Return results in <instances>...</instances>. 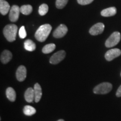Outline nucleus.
<instances>
[{
    "instance_id": "obj_1",
    "label": "nucleus",
    "mask_w": 121,
    "mask_h": 121,
    "mask_svg": "<svg viewBox=\"0 0 121 121\" xmlns=\"http://www.w3.org/2000/svg\"><path fill=\"white\" fill-rule=\"evenodd\" d=\"M52 30V26L49 24L41 25L35 33V38L39 42H44Z\"/></svg>"
},
{
    "instance_id": "obj_2",
    "label": "nucleus",
    "mask_w": 121,
    "mask_h": 121,
    "mask_svg": "<svg viewBox=\"0 0 121 121\" xmlns=\"http://www.w3.org/2000/svg\"><path fill=\"white\" fill-rule=\"evenodd\" d=\"M17 26L15 24H9L4 29V35L6 39L10 42H13L16 40Z\"/></svg>"
},
{
    "instance_id": "obj_3",
    "label": "nucleus",
    "mask_w": 121,
    "mask_h": 121,
    "mask_svg": "<svg viewBox=\"0 0 121 121\" xmlns=\"http://www.w3.org/2000/svg\"><path fill=\"white\" fill-rule=\"evenodd\" d=\"M112 84L109 82H102L96 85L93 89L94 93L96 94H106L112 90Z\"/></svg>"
},
{
    "instance_id": "obj_4",
    "label": "nucleus",
    "mask_w": 121,
    "mask_h": 121,
    "mask_svg": "<svg viewBox=\"0 0 121 121\" xmlns=\"http://www.w3.org/2000/svg\"><path fill=\"white\" fill-rule=\"evenodd\" d=\"M121 40V33L118 31H115L106 40L105 45L106 47L111 48L117 45Z\"/></svg>"
},
{
    "instance_id": "obj_5",
    "label": "nucleus",
    "mask_w": 121,
    "mask_h": 121,
    "mask_svg": "<svg viewBox=\"0 0 121 121\" xmlns=\"http://www.w3.org/2000/svg\"><path fill=\"white\" fill-rule=\"evenodd\" d=\"M65 56H66V52L63 50H61L55 53L51 57L49 62L51 64L53 65L58 64L65 58Z\"/></svg>"
},
{
    "instance_id": "obj_6",
    "label": "nucleus",
    "mask_w": 121,
    "mask_h": 121,
    "mask_svg": "<svg viewBox=\"0 0 121 121\" xmlns=\"http://www.w3.org/2000/svg\"><path fill=\"white\" fill-rule=\"evenodd\" d=\"M20 13V8L17 5H13L11 7L9 13V19L12 22H17L19 19Z\"/></svg>"
},
{
    "instance_id": "obj_7",
    "label": "nucleus",
    "mask_w": 121,
    "mask_h": 121,
    "mask_svg": "<svg viewBox=\"0 0 121 121\" xmlns=\"http://www.w3.org/2000/svg\"><path fill=\"white\" fill-rule=\"evenodd\" d=\"M121 54V51L118 48L112 49L107 51L105 54V58L108 61H111L114 58L120 56Z\"/></svg>"
},
{
    "instance_id": "obj_8",
    "label": "nucleus",
    "mask_w": 121,
    "mask_h": 121,
    "mask_svg": "<svg viewBox=\"0 0 121 121\" xmlns=\"http://www.w3.org/2000/svg\"><path fill=\"white\" fill-rule=\"evenodd\" d=\"M104 28V24L102 22H98V23L95 24L93 25L89 30V33L92 35H97L100 34L103 32Z\"/></svg>"
},
{
    "instance_id": "obj_9",
    "label": "nucleus",
    "mask_w": 121,
    "mask_h": 121,
    "mask_svg": "<svg viewBox=\"0 0 121 121\" xmlns=\"http://www.w3.org/2000/svg\"><path fill=\"white\" fill-rule=\"evenodd\" d=\"M68 29L67 26L63 24H60V26H58L56 29L54 31L53 35V37L56 38H62L67 34Z\"/></svg>"
},
{
    "instance_id": "obj_10",
    "label": "nucleus",
    "mask_w": 121,
    "mask_h": 121,
    "mask_svg": "<svg viewBox=\"0 0 121 121\" xmlns=\"http://www.w3.org/2000/svg\"><path fill=\"white\" fill-rule=\"evenodd\" d=\"M16 78L19 81L22 82L26 78V69L24 66H20L17 68L16 72Z\"/></svg>"
},
{
    "instance_id": "obj_11",
    "label": "nucleus",
    "mask_w": 121,
    "mask_h": 121,
    "mask_svg": "<svg viewBox=\"0 0 121 121\" xmlns=\"http://www.w3.org/2000/svg\"><path fill=\"white\" fill-rule=\"evenodd\" d=\"M13 57V54L10 51L4 50L1 54V61L4 64H6L11 60Z\"/></svg>"
},
{
    "instance_id": "obj_12",
    "label": "nucleus",
    "mask_w": 121,
    "mask_h": 121,
    "mask_svg": "<svg viewBox=\"0 0 121 121\" xmlns=\"http://www.w3.org/2000/svg\"><path fill=\"white\" fill-rule=\"evenodd\" d=\"M11 7L10 4L5 0H0V13L3 15H6L10 11Z\"/></svg>"
},
{
    "instance_id": "obj_13",
    "label": "nucleus",
    "mask_w": 121,
    "mask_h": 121,
    "mask_svg": "<svg viewBox=\"0 0 121 121\" xmlns=\"http://www.w3.org/2000/svg\"><path fill=\"white\" fill-rule=\"evenodd\" d=\"M25 100L28 103H31L35 100V94L34 90L32 87H29L27 89L26 91L25 92L24 94Z\"/></svg>"
},
{
    "instance_id": "obj_14",
    "label": "nucleus",
    "mask_w": 121,
    "mask_h": 121,
    "mask_svg": "<svg viewBox=\"0 0 121 121\" xmlns=\"http://www.w3.org/2000/svg\"><path fill=\"white\" fill-rule=\"evenodd\" d=\"M34 94H35V103H38L40 101L42 98V91L40 85L38 83H36L34 87Z\"/></svg>"
},
{
    "instance_id": "obj_15",
    "label": "nucleus",
    "mask_w": 121,
    "mask_h": 121,
    "mask_svg": "<svg viewBox=\"0 0 121 121\" xmlns=\"http://www.w3.org/2000/svg\"><path fill=\"white\" fill-rule=\"evenodd\" d=\"M117 13V9L115 7H111L105 9L101 12V15L104 17H110L114 16Z\"/></svg>"
},
{
    "instance_id": "obj_16",
    "label": "nucleus",
    "mask_w": 121,
    "mask_h": 121,
    "mask_svg": "<svg viewBox=\"0 0 121 121\" xmlns=\"http://www.w3.org/2000/svg\"><path fill=\"white\" fill-rule=\"evenodd\" d=\"M6 94L7 99L11 102H13L16 100V92L13 87H9L6 90Z\"/></svg>"
},
{
    "instance_id": "obj_17",
    "label": "nucleus",
    "mask_w": 121,
    "mask_h": 121,
    "mask_svg": "<svg viewBox=\"0 0 121 121\" xmlns=\"http://www.w3.org/2000/svg\"><path fill=\"white\" fill-rule=\"evenodd\" d=\"M24 48L28 51L33 52L36 49V45L32 40L30 39H27L24 42Z\"/></svg>"
},
{
    "instance_id": "obj_18",
    "label": "nucleus",
    "mask_w": 121,
    "mask_h": 121,
    "mask_svg": "<svg viewBox=\"0 0 121 121\" xmlns=\"http://www.w3.org/2000/svg\"><path fill=\"white\" fill-rule=\"evenodd\" d=\"M23 112L24 114L27 116H31L35 114L36 110L34 108L30 105H26L23 109Z\"/></svg>"
},
{
    "instance_id": "obj_19",
    "label": "nucleus",
    "mask_w": 121,
    "mask_h": 121,
    "mask_svg": "<svg viewBox=\"0 0 121 121\" xmlns=\"http://www.w3.org/2000/svg\"><path fill=\"white\" fill-rule=\"evenodd\" d=\"M33 7L30 4L23 5L20 7V13L23 15H28L32 13Z\"/></svg>"
},
{
    "instance_id": "obj_20",
    "label": "nucleus",
    "mask_w": 121,
    "mask_h": 121,
    "mask_svg": "<svg viewBox=\"0 0 121 121\" xmlns=\"http://www.w3.org/2000/svg\"><path fill=\"white\" fill-rule=\"evenodd\" d=\"M56 45L53 43L48 44L45 45L42 49V52L44 54H48L51 53L55 49Z\"/></svg>"
},
{
    "instance_id": "obj_21",
    "label": "nucleus",
    "mask_w": 121,
    "mask_h": 121,
    "mask_svg": "<svg viewBox=\"0 0 121 121\" xmlns=\"http://www.w3.org/2000/svg\"><path fill=\"white\" fill-rule=\"evenodd\" d=\"M48 6L47 4H42L39 7V13L41 16H44L48 13Z\"/></svg>"
},
{
    "instance_id": "obj_22",
    "label": "nucleus",
    "mask_w": 121,
    "mask_h": 121,
    "mask_svg": "<svg viewBox=\"0 0 121 121\" xmlns=\"http://www.w3.org/2000/svg\"><path fill=\"white\" fill-rule=\"evenodd\" d=\"M69 0H56V6L58 9H62L66 6Z\"/></svg>"
},
{
    "instance_id": "obj_23",
    "label": "nucleus",
    "mask_w": 121,
    "mask_h": 121,
    "mask_svg": "<svg viewBox=\"0 0 121 121\" xmlns=\"http://www.w3.org/2000/svg\"><path fill=\"white\" fill-rule=\"evenodd\" d=\"M19 34V37L20 38L24 39L25 38H26V30H25V27L24 26H22L20 28V29Z\"/></svg>"
},
{
    "instance_id": "obj_24",
    "label": "nucleus",
    "mask_w": 121,
    "mask_h": 121,
    "mask_svg": "<svg viewBox=\"0 0 121 121\" xmlns=\"http://www.w3.org/2000/svg\"><path fill=\"white\" fill-rule=\"evenodd\" d=\"M78 4L81 5H86L91 3L94 0H77Z\"/></svg>"
},
{
    "instance_id": "obj_25",
    "label": "nucleus",
    "mask_w": 121,
    "mask_h": 121,
    "mask_svg": "<svg viewBox=\"0 0 121 121\" xmlns=\"http://www.w3.org/2000/svg\"><path fill=\"white\" fill-rule=\"evenodd\" d=\"M116 96L117 97H121V85L118 87V90L116 92Z\"/></svg>"
},
{
    "instance_id": "obj_26",
    "label": "nucleus",
    "mask_w": 121,
    "mask_h": 121,
    "mask_svg": "<svg viewBox=\"0 0 121 121\" xmlns=\"http://www.w3.org/2000/svg\"><path fill=\"white\" fill-rule=\"evenodd\" d=\"M57 121H65L64 120H63V119H59V120H58Z\"/></svg>"
},
{
    "instance_id": "obj_27",
    "label": "nucleus",
    "mask_w": 121,
    "mask_h": 121,
    "mask_svg": "<svg viewBox=\"0 0 121 121\" xmlns=\"http://www.w3.org/2000/svg\"></svg>"
}]
</instances>
